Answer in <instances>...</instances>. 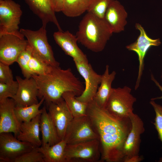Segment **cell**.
Masks as SVG:
<instances>
[{"label": "cell", "mask_w": 162, "mask_h": 162, "mask_svg": "<svg viewBox=\"0 0 162 162\" xmlns=\"http://www.w3.org/2000/svg\"><path fill=\"white\" fill-rule=\"evenodd\" d=\"M50 5L55 12L62 11L64 0H49Z\"/></svg>", "instance_id": "obj_34"}, {"label": "cell", "mask_w": 162, "mask_h": 162, "mask_svg": "<svg viewBox=\"0 0 162 162\" xmlns=\"http://www.w3.org/2000/svg\"><path fill=\"white\" fill-rule=\"evenodd\" d=\"M80 74L85 81V88L82 93L76 96L78 100L88 104L94 99L100 85L102 75L97 73L88 62L74 61Z\"/></svg>", "instance_id": "obj_11"}, {"label": "cell", "mask_w": 162, "mask_h": 162, "mask_svg": "<svg viewBox=\"0 0 162 162\" xmlns=\"http://www.w3.org/2000/svg\"><path fill=\"white\" fill-rule=\"evenodd\" d=\"M24 37L21 33L0 35V62L10 65L16 62L19 55L28 44Z\"/></svg>", "instance_id": "obj_9"}, {"label": "cell", "mask_w": 162, "mask_h": 162, "mask_svg": "<svg viewBox=\"0 0 162 162\" xmlns=\"http://www.w3.org/2000/svg\"><path fill=\"white\" fill-rule=\"evenodd\" d=\"M52 67L32 55L29 63V68L32 75L47 74L51 70Z\"/></svg>", "instance_id": "obj_29"}, {"label": "cell", "mask_w": 162, "mask_h": 162, "mask_svg": "<svg viewBox=\"0 0 162 162\" xmlns=\"http://www.w3.org/2000/svg\"><path fill=\"white\" fill-rule=\"evenodd\" d=\"M96 139H99L98 136L87 115L73 118L67 127L64 140L67 144H71Z\"/></svg>", "instance_id": "obj_7"}, {"label": "cell", "mask_w": 162, "mask_h": 162, "mask_svg": "<svg viewBox=\"0 0 162 162\" xmlns=\"http://www.w3.org/2000/svg\"><path fill=\"white\" fill-rule=\"evenodd\" d=\"M161 74V78H162V74Z\"/></svg>", "instance_id": "obj_37"}, {"label": "cell", "mask_w": 162, "mask_h": 162, "mask_svg": "<svg viewBox=\"0 0 162 162\" xmlns=\"http://www.w3.org/2000/svg\"><path fill=\"white\" fill-rule=\"evenodd\" d=\"M67 144L63 140L52 146L41 145L37 148L43 154L45 162H66L64 150Z\"/></svg>", "instance_id": "obj_23"}, {"label": "cell", "mask_w": 162, "mask_h": 162, "mask_svg": "<svg viewBox=\"0 0 162 162\" xmlns=\"http://www.w3.org/2000/svg\"><path fill=\"white\" fill-rule=\"evenodd\" d=\"M20 32L26 37L32 50V55L52 67L59 66L48 43L46 27L42 26L33 31L21 28Z\"/></svg>", "instance_id": "obj_4"}, {"label": "cell", "mask_w": 162, "mask_h": 162, "mask_svg": "<svg viewBox=\"0 0 162 162\" xmlns=\"http://www.w3.org/2000/svg\"><path fill=\"white\" fill-rule=\"evenodd\" d=\"M66 162H98L101 161V148L98 139L67 144L64 150Z\"/></svg>", "instance_id": "obj_6"}, {"label": "cell", "mask_w": 162, "mask_h": 162, "mask_svg": "<svg viewBox=\"0 0 162 162\" xmlns=\"http://www.w3.org/2000/svg\"><path fill=\"white\" fill-rule=\"evenodd\" d=\"M32 56V49L28 44L26 48L19 55L16 62L21 68L24 77L26 78H30L32 75L29 67V63Z\"/></svg>", "instance_id": "obj_27"}, {"label": "cell", "mask_w": 162, "mask_h": 162, "mask_svg": "<svg viewBox=\"0 0 162 162\" xmlns=\"http://www.w3.org/2000/svg\"><path fill=\"white\" fill-rule=\"evenodd\" d=\"M131 91L130 88L126 86L112 88L105 108L117 118H129L133 113V105L136 100L131 94Z\"/></svg>", "instance_id": "obj_5"}, {"label": "cell", "mask_w": 162, "mask_h": 162, "mask_svg": "<svg viewBox=\"0 0 162 162\" xmlns=\"http://www.w3.org/2000/svg\"><path fill=\"white\" fill-rule=\"evenodd\" d=\"M14 81L9 65L0 62V82L7 83Z\"/></svg>", "instance_id": "obj_33"}, {"label": "cell", "mask_w": 162, "mask_h": 162, "mask_svg": "<svg viewBox=\"0 0 162 162\" xmlns=\"http://www.w3.org/2000/svg\"><path fill=\"white\" fill-rule=\"evenodd\" d=\"M143 158L139 155L132 156L126 160L124 162H139L142 160Z\"/></svg>", "instance_id": "obj_36"}, {"label": "cell", "mask_w": 162, "mask_h": 162, "mask_svg": "<svg viewBox=\"0 0 162 162\" xmlns=\"http://www.w3.org/2000/svg\"><path fill=\"white\" fill-rule=\"evenodd\" d=\"M36 147L14 137L10 133L0 134V162H12L16 158Z\"/></svg>", "instance_id": "obj_10"}, {"label": "cell", "mask_w": 162, "mask_h": 162, "mask_svg": "<svg viewBox=\"0 0 162 162\" xmlns=\"http://www.w3.org/2000/svg\"><path fill=\"white\" fill-rule=\"evenodd\" d=\"M129 118L132 127L122 151V162H124L132 156L139 155L140 136L145 131L144 122L139 116L133 112Z\"/></svg>", "instance_id": "obj_13"}, {"label": "cell", "mask_w": 162, "mask_h": 162, "mask_svg": "<svg viewBox=\"0 0 162 162\" xmlns=\"http://www.w3.org/2000/svg\"><path fill=\"white\" fill-rule=\"evenodd\" d=\"M14 99L8 98L0 101V134L13 133L15 137L19 133L21 123L18 119Z\"/></svg>", "instance_id": "obj_15"}, {"label": "cell", "mask_w": 162, "mask_h": 162, "mask_svg": "<svg viewBox=\"0 0 162 162\" xmlns=\"http://www.w3.org/2000/svg\"><path fill=\"white\" fill-rule=\"evenodd\" d=\"M12 162H45L44 156L37 147L15 159Z\"/></svg>", "instance_id": "obj_32"}, {"label": "cell", "mask_w": 162, "mask_h": 162, "mask_svg": "<svg viewBox=\"0 0 162 162\" xmlns=\"http://www.w3.org/2000/svg\"><path fill=\"white\" fill-rule=\"evenodd\" d=\"M128 13L124 7L117 0H113L107 8L104 20L113 33H120L127 24Z\"/></svg>", "instance_id": "obj_18"}, {"label": "cell", "mask_w": 162, "mask_h": 162, "mask_svg": "<svg viewBox=\"0 0 162 162\" xmlns=\"http://www.w3.org/2000/svg\"><path fill=\"white\" fill-rule=\"evenodd\" d=\"M151 79L154 82L156 85L158 87L162 93V86L159 83L157 80L155 79L153 75L152 74L151 75ZM162 99V95L160 97L152 98L151 99V100H155L157 99Z\"/></svg>", "instance_id": "obj_35"}, {"label": "cell", "mask_w": 162, "mask_h": 162, "mask_svg": "<svg viewBox=\"0 0 162 162\" xmlns=\"http://www.w3.org/2000/svg\"><path fill=\"white\" fill-rule=\"evenodd\" d=\"M16 78L19 85L17 93L13 99L16 106L24 107L38 103L39 90L34 79L32 77L22 79L19 76Z\"/></svg>", "instance_id": "obj_16"}, {"label": "cell", "mask_w": 162, "mask_h": 162, "mask_svg": "<svg viewBox=\"0 0 162 162\" xmlns=\"http://www.w3.org/2000/svg\"><path fill=\"white\" fill-rule=\"evenodd\" d=\"M76 96L75 93L71 92H65L62 95L74 117L87 115L88 104L78 100Z\"/></svg>", "instance_id": "obj_24"}, {"label": "cell", "mask_w": 162, "mask_h": 162, "mask_svg": "<svg viewBox=\"0 0 162 162\" xmlns=\"http://www.w3.org/2000/svg\"><path fill=\"white\" fill-rule=\"evenodd\" d=\"M32 12L41 20L42 26L52 22L58 29L61 27L49 0H24Z\"/></svg>", "instance_id": "obj_19"}, {"label": "cell", "mask_w": 162, "mask_h": 162, "mask_svg": "<svg viewBox=\"0 0 162 162\" xmlns=\"http://www.w3.org/2000/svg\"><path fill=\"white\" fill-rule=\"evenodd\" d=\"M22 14L19 4L12 0H0V35L21 34L19 26Z\"/></svg>", "instance_id": "obj_8"}, {"label": "cell", "mask_w": 162, "mask_h": 162, "mask_svg": "<svg viewBox=\"0 0 162 162\" xmlns=\"http://www.w3.org/2000/svg\"><path fill=\"white\" fill-rule=\"evenodd\" d=\"M113 0H91L88 12L104 19L106 10Z\"/></svg>", "instance_id": "obj_28"}, {"label": "cell", "mask_w": 162, "mask_h": 162, "mask_svg": "<svg viewBox=\"0 0 162 162\" xmlns=\"http://www.w3.org/2000/svg\"><path fill=\"white\" fill-rule=\"evenodd\" d=\"M109 66L106 65L103 75L100 86L94 97L93 100L99 106L105 107L110 94L112 88V83L116 74L114 71L110 73Z\"/></svg>", "instance_id": "obj_22"}, {"label": "cell", "mask_w": 162, "mask_h": 162, "mask_svg": "<svg viewBox=\"0 0 162 162\" xmlns=\"http://www.w3.org/2000/svg\"><path fill=\"white\" fill-rule=\"evenodd\" d=\"M86 115L100 142L101 161L122 162V149L132 127L130 118H116L93 100L88 104Z\"/></svg>", "instance_id": "obj_1"}, {"label": "cell", "mask_w": 162, "mask_h": 162, "mask_svg": "<svg viewBox=\"0 0 162 162\" xmlns=\"http://www.w3.org/2000/svg\"><path fill=\"white\" fill-rule=\"evenodd\" d=\"M32 77L37 83L38 97L44 98L46 104L58 100L66 92H73L79 96L84 89L82 83L70 68L64 69L59 66L53 67L47 74Z\"/></svg>", "instance_id": "obj_2"}, {"label": "cell", "mask_w": 162, "mask_h": 162, "mask_svg": "<svg viewBox=\"0 0 162 162\" xmlns=\"http://www.w3.org/2000/svg\"><path fill=\"white\" fill-rule=\"evenodd\" d=\"M18 86L16 80L7 83L0 82V101L8 98L13 99L17 93Z\"/></svg>", "instance_id": "obj_30"}, {"label": "cell", "mask_w": 162, "mask_h": 162, "mask_svg": "<svg viewBox=\"0 0 162 162\" xmlns=\"http://www.w3.org/2000/svg\"><path fill=\"white\" fill-rule=\"evenodd\" d=\"M40 115V130L42 135L41 145L52 146L61 140L59 138L56 128L46 107L44 106Z\"/></svg>", "instance_id": "obj_21"}, {"label": "cell", "mask_w": 162, "mask_h": 162, "mask_svg": "<svg viewBox=\"0 0 162 162\" xmlns=\"http://www.w3.org/2000/svg\"><path fill=\"white\" fill-rule=\"evenodd\" d=\"M40 115H38L29 122L22 123L20 131L16 137L35 147L41 146L42 141L39 136Z\"/></svg>", "instance_id": "obj_20"}, {"label": "cell", "mask_w": 162, "mask_h": 162, "mask_svg": "<svg viewBox=\"0 0 162 162\" xmlns=\"http://www.w3.org/2000/svg\"><path fill=\"white\" fill-rule=\"evenodd\" d=\"M150 104L154 110L155 117L153 123L157 132L158 139L162 144V106L156 103L154 100H151ZM158 162H162V157Z\"/></svg>", "instance_id": "obj_31"}, {"label": "cell", "mask_w": 162, "mask_h": 162, "mask_svg": "<svg viewBox=\"0 0 162 162\" xmlns=\"http://www.w3.org/2000/svg\"><path fill=\"white\" fill-rule=\"evenodd\" d=\"M53 36L56 43L67 55L72 58L73 61L88 62L87 56L79 48L77 39L68 31L54 32Z\"/></svg>", "instance_id": "obj_17"}, {"label": "cell", "mask_w": 162, "mask_h": 162, "mask_svg": "<svg viewBox=\"0 0 162 162\" xmlns=\"http://www.w3.org/2000/svg\"><path fill=\"white\" fill-rule=\"evenodd\" d=\"M44 101V98L38 103L24 107L16 106L15 111L16 117L21 123L28 122L38 115L41 114L43 108H39Z\"/></svg>", "instance_id": "obj_26"}, {"label": "cell", "mask_w": 162, "mask_h": 162, "mask_svg": "<svg viewBox=\"0 0 162 162\" xmlns=\"http://www.w3.org/2000/svg\"><path fill=\"white\" fill-rule=\"evenodd\" d=\"M48 113L56 128L58 135L64 140L66 130L74 118L62 97L58 100L46 104Z\"/></svg>", "instance_id": "obj_14"}, {"label": "cell", "mask_w": 162, "mask_h": 162, "mask_svg": "<svg viewBox=\"0 0 162 162\" xmlns=\"http://www.w3.org/2000/svg\"><path fill=\"white\" fill-rule=\"evenodd\" d=\"M90 1L91 0H64L62 12L68 17L79 16L87 11Z\"/></svg>", "instance_id": "obj_25"}, {"label": "cell", "mask_w": 162, "mask_h": 162, "mask_svg": "<svg viewBox=\"0 0 162 162\" xmlns=\"http://www.w3.org/2000/svg\"><path fill=\"white\" fill-rule=\"evenodd\" d=\"M135 27L140 32L136 41L126 46L129 51L135 52L138 55L139 62L138 76L135 86V90L139 86L140 83L144 68V60L147 52L152 46H158L161 42L159 39H153L147 35L144 28L139 23H136Z\"/></svg>", "instance_id": "obj_12"}, {"label": "cell", "mask_w": 162, "mask_h": 162, "mask_svg": "<svg viewBox=\"0 0 162 162\" xmlns=\"http://www.w3.org/2000/svg\"><path fill=\"white\" fill-rule=\"evenodd\" d=\"M113 33L104 19L88 12L80 21L76 35L78 42L98 52L104 50Z\"/></svg>", "instance_id": "obj_3"}]
</instances>
